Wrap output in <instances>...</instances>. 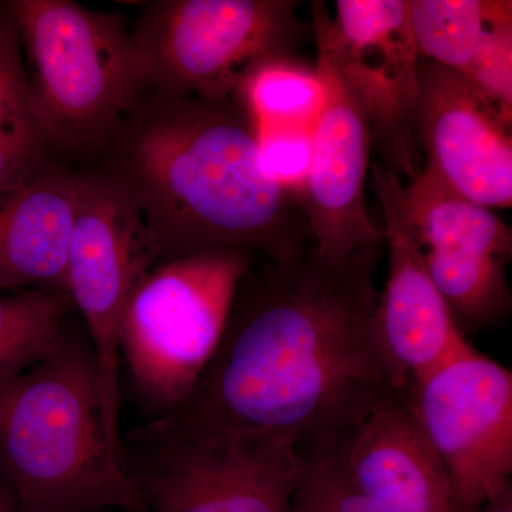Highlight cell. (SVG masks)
Here are the masks:
<instances>
[{
    "label": "cell",
    "instance_id": "e0dca14e",
    "mask_svg": "<svg viewBox=\"0 0 512 512\" xmlns=\"http://www.w3.org/2000/svg\"><path fill=\"white\" fill-rule=\"evenodd\" d=\"M420 59L464 74L484 36L512 23L510 0H409Z\"/></svg>",
    "mask_w": 512,
    "mask_h": 512
},
{
    "label": "cell",
    "instance_id": "9a60e30c",
    "mask_svg": "<svg viewBox=\"0 0 512 512\" xmlns=\"http://www.w3.org/2000/svg\"><path fill=\"white\" fill-rule=\"evenodd\" d=\"M343 468L379 512H457L407 390H392L338 434Z\"/></svg>",
    "mask_w": 512,
    "mask_h": 512
},
{
    "label": "cell",
    "instance_id": "cb8c5ba5",
    "mask_svg": "<svg viewBox=\"0 0 512 512\" xmlns=\"http://www.w3.org/2000/svg\"><path fill=\"white\" fill-rule=\"evenodd\" d=\"M50 154L32 120L0 127V190L32 173Z\"/></svg>",
    "mask_w": 512,
    "mask_h": 512
},
{
    "label": "cell",
    "instance_id": "3957f363",
    "mask_svg": "<svg viewBox=\"0 0 512 512\" xmlns=\"http://www.w3.org/2000/svg\"><path fill=\"white\" fill-rule=\"evenodd\" d=\"M0 466L19 512H143L107 441L89 339L69 323L43 359L0 383Z\"/></svg>",
    "mask_w": 512,
    "mask_h": 512
},
{
    "label": "cell",
    "instance_id": "d4e9b609",
    "mask_svg": "<svg viewBox=\"0 0 512 512\" xmlns=\"http://www.w3.org/2000/svg\"><path fill=\"white\" fill-rule=\"evenodd\" d=\"M0 512H19L18 498L0 466Z\"/></svg>",
    "mask_w": 512,
    "mask_h": 512
},
{
    "label": "cell",
    "instance_id": "44dd1931",
    "mask_svg": "<svg viewBox=\"0 0 512 512\" xmlns=\"http://www.w3.org/2000/svg\"><path fill=\"white\" fill-rule=\"evenodd\" d=\"M256 130L265 173L301 198L311 170L313 128L259 126Z\"/></svg>",
    "mask_w": 512,
    "mask_h": 512
},
{
    "label": "cell",
    "instance_id": "4fadbf2b",
    "mask_svg": "<svg viewBox=\"0 0 512 512\" xmlns=\"http://www.w3.org/2000/svg\"><path fill=\"white\" fill-rule=\"evenodd\" d=\"M511 119L466 77L420 59L414 136L423 168L490 210L512 205Z\"/></svg>",
    "mask_w": 512,
    "mask_h": 512
},
{
    "label": "cell",
    "instance_id": "ffe728a7",
    "mask_svg": "<svg viewBox=\"0 0 512 512\" xmlns=\"http://www.w3.org/2000/svg\"><path fill=\"white\" fill-rule=\"evenodd\" d=\"M291 512H379L356 490L340 458L338 436L296 448Z\"/></svg>",
    "mask_w": 512,
    "mask_h": 512
},
{
    "label": "cell",
    "instance_id": "9c48e42d",
    "mask_svg": "<svg viewBox=\"0 0 512 512\" xmlns=\"http://www.w3.org/2000/svg\"><path fill=\"white\" fill-rule=\"evenodd\" d=\"M407 394L457 512L483 511L511 484V370L471 346Z\"/></svg>",
    "mask_w": 512,
    "mask_h": 512
},
{
    "label": "cell",
    "instance_id": "8fae6325",
    "mask_svg": "<svg viewBox=\"0 0 512 512\" xmlns=\"http://www.w3.org/2000/svg\"><path fill=\"white\" fill-rule=\"evenodd\" d=\"M311 9L365 107L376 163L412 181L421 170L414 136L420 55L409 0H338L335 18L323 2Z\"/></svg>",
    "mask_w": 512,
    "mask_h": 512
},
{
    "label": "cell",
    "instance_id": "7402d4cb",
    "mask_svg": "<svg viewBox=\"0 0 512 512\" xmlns=\"http://www.w3.org/2000/svg\"><path fill=\"white\" fill-rule=\"evenodd\" d=\"M32 120L28 109L25 55L9 2L0 3V127ZM33 121V120H32Z\"/></svg>",
    "mask_w": 512,
    "mask_h": 512
},
{
    "label": "cell",
    "instance_id": "484cf974",
    "mask_svg": "<svg viewBox=\"0 0 512 512\" xmlns=\"http://www.w3.org/2000/svg\"><path fill=\"white\" fill-rule=\"evenodd\" d=\"M481 512H512V485H507Z\"/></svg>",
    "mask_w": 512,
    "mask_h": 512
},
{
    "label": "cell",
    "instance_id": "ac0fdd59",
    "mask_svg": "<svg viewBox=\"0 0 512 512\" xmlns=\"http://www.w3.org/2000/svg\"><path fill=\"white\" fill-rule=\"evenodd\" d=\"M73 311L63 293H0V383L43 359Z\"/></svg>",
    "mask_w": 512,
    "mask_h": 512
},
{
    "label": "cell",
    "instance_id": "5b68a950",
    "mask_svg": "<svg viewBox=\"0 0 512 512\" xmlns=\"http://www.w3.org/2000/svg\"><path fill=\"white\" fill-rule=\"evenodd\" d=\"M249 252L211 248L158 262L124 308L120 360L138 402L158 417L187 403L217 353Z\"/></svg>",
    "mask_w": 512,
    "mask_h": 512
},
{
    "label": "cell",
    "instance_id": "277c9868",
    "mask_svg": "<svg viewBox=\"0 0 512 512\" xmlns=\"http://www.w3.org/2000/svg\"><path fill=\"white\" fill-rule=\"evenodd\" d=\"M18 22L28 109L50 153L89 164L147 89L121 13L72 0H9Z\"/></svg>",
    "mask_w": 512,
    "mask_h": 512
},
{
    "label": "cell",
    "instance_id": "30bf717a",
    "mask_svg": "<svg viewBox=\"0 0 512 512\" xmlns=\"http://www.w3.org/2000/svg\"><path fill=\"white\" fill-rule=\"evenodd\" d=\"M396 198L458 326L481 330L503 322L512 309L510 225L424 168L409 184L397 181Z\"/></svg>",
    "mask_w": 512,
    "mask_h": 512
},
{
    "label": "cell",
    "instance_id": "ba28073f",
    "mask_svg": "<svg viewBox=\"0 0 512 512\" xmlns=\"http://www.w3.org/2000/svg\"><path fill=\"white\" fill-rule=\"evenodd\" d=\"M157 264L153 238L131 195L96 168H77L64 288L86 328L107 427H117L121 420L124 308L138 282Z\"/></svg>",
    "mask_w": 512,
    "mask_h": 512
},
{
    "label": "cell",
    "instance_id": "7c38bea8",
    "mask_svg": "<svg viewBox=\"0 0 512 512\" xmlns=\"http://www.w3.org/2000/svg\"><path fill=\"white\" fill-rule=\"evenodd\" d=\"M312 18L323 103L312 130L311 170L301 202L313 254L326 264H340L366 245L386 242V235L366 205L372 136L365 107L319 16L312 12Z\"/></svg>",
    "mask_w": 512,
    "mask_h": 512
},
{
    "label": "cell",
    "instance_id": "5bb4252c",
    "mask_svg": "<svg viewBox=\"0 0 512 512\" xmlns=\"http://www.w3.org/2000/svg\"><path fill=\"white\" fill-rule=\"evenodd\" d=\"M372 188L384 215L389 272L379 292L373 328L397 390H407L470 349L466 333L430 278L423 252L396 198V174L370 164Z\"/></svg>",
    "mask_w": 512,
    "mask_h": 512
},
{
    "label": "cell",
    "instance_id": "2e32d148",
    "mask_svg": "<svg viewBox=\"0 0 512 512\" xmlns=\"http://www.w3.org/2000/svg\"><path fill=\"white\" fill-rule=\"evenodd\" d=\"M76 170L53 154L0 190V291L63 293Z\"/></svg>",
    "mask_w": 512,
    "mask_h": 512
},
{
    "label": "cell",
    "instance_id": "603a6c76",
    "mask_svg": "<svg viewBox=\"0 0 512 512\" xmlns=\"http://www.w3.org/2000/svg\"><path fill=\"white\" fill-rule=\"evenodd\" d=\"M461 76L512 117V23L494 26Z\"/></svg>",
    "mask_w": 512,
    "mask_h": 512
},
{
    "label": "cell",
    "instance_id": "6da1fadb",
    "mask_svg": "<svg viewBox=\"0 0 512 512\" xmlns=\"http://www.w3.org/2000/svg\"><path fill=\"white\" fill-rule=\"evenodd\" d=\"M386 242L326 264L308 252L249 269L217 353L187 403V430L264 434L293 447L350 429L392 390L377 343L375 275Z\"/></svg>",
    "mask_w": 512,
    "mask_h": 512
},
{
    "label": "cell",
    "instance_id": "52a82bcc",
    "mask_svg": "<svg viewBox=\"0 0 512 512\" xmlns=\"http://www.w3.org/2000/svg\"><path fill=\"white\" fill-rule=\"evenodd\" d=\"M127 470L143 512H291L298 454L264 434L180 429L163 419L131 431Z\"/></svg>",
    "mask_w": 512,
    "mask_h": 512
},
{
    "label": "cell",
    "instance_id": "8992f818",
    "mask_svg": "<svg viewBox=\"0 0 512 512\" xmlns=\"http://www.w3.org/2000/svg\"><path fill=\"white\" fill-rule=\"evenodd\" d=\"M293 0H157L141 5L131 35L147 89L222 100L256 67L292 57L302 40Z\"/></svg>",
    "mask_w": 512,
    "mask_h": 512
},
{
    "label": "cell",
    "instance_id": "d6986e66",
    "mask_svg": "<svg viewBox=\"0 0 512 512\" xmlns=\"http://www.w3.org/2000/svg\"><path fill=\"white\" fill-rule=\"evenodd\" d=\"M235 96L259 126H315L323 103L316 69L293 57L256 67Z\"/></svg>",
    "mask_w": 512,
    "mask_h": 512
},
{
    "label": "cell",
    "instance_id": "7a4b0ae2",
    "mask_svg": "<svg viewBox=\"0 0 512 512\" xmlns=\"http://www.w3.org/2000/svg\"><path fill=\"white\" fill-rule=\"evenodd\" d=\"M84 165L131 195L158 262L237 248L282 264L313 248L301 198L265 173L255 121L237 96L146 89Z\"/></svg>",
    "mask_w": 512,
    "mask_h": 512
}]
</instances>
